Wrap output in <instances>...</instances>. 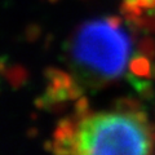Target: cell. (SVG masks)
I'll use <instances>...</instances> for the list:
<instances>
[{
  "label": "cell",
  "mask_w": 155,
  "mask_h": 155,
  "mask_svg": "<svg viewBox=\"0 0 155 155\" xmlns=\"http://www.w3.org/2000/svg\"><path fill=\"white\" fill-rule=\"evenodd\" d=\"M124 3H127V4H137L138 0H123Z\"/></svg>",
  "instance_id": "18"
},
{
  "label": "cell",
  "mask_w": 155,
  "mask_h": 155,
  "mask_svg": "<svg viewBox=\"0 0 155 155\" xmlns=\"http://www.w3.org/2000/svg\"><path fill=\"white\" fill-rule=\"evenodd\" d=\"M147 125L122 113L92 114L76 130L75 154L153 153Z\"/></svg>",
  "instance_id": "2"
},
{
  "label": "cell",
  "mask_w": 155,
  "mask_h": 155,
  "mask_svg": "<svg viewBox=\"0 0 155 155\" xmlns=\"http://www.w3.org/2000/svg\"><path fill=\"white\" fill-rule=\"evenodd\" d=\"M8 67H9V65H8L7 58L5 57H2V58H0V74H2V75L5 74V71H7Z\"/></svg>",
  "instance_id": "15"
},
{
  "label": "cell",
  "mask_w": 155,
  "mask_h": 155,
  "mask_svg": "<svg viewBox=\"0 0 155 155\" xmlns=\"http://www.w3.org/2000/svg\"><path fill=\"white\" fill-rule=\"evenodd\" d=\"M137 51L150 60H155V39L151 36H145L137 44Z\"/></svg>",
  "instance_id": "9"
},
{
  "label": "cell",
  "mask_w": 155,
  "mask_h": 155,
  "mask_svg": "<svg viewBox=\"0 0 155 155\" xmlns=\"http://www.w3.org/2000/svg\"><path fill=\"white\" fill-rule=\"evenodd\" d=\"M142 31L147 34H155V14H147L143 17Z\"/></svg>",
  "instance_id": "11"
},
{
  "label": "cell",
  "mask_w": 155,
  "mask_h": 155,
  "mask_svg": "<svg viewBox=\"0 0 155 155\" xmlns=\"http://www.w3.org/2000/svg\"><path fill=\"white\" fill-rule=\"evenodd\" d=\"M70 53L80 74L91 83L102 85L123 75L130 53V39L105 19H92L75 30Z\"/></svg>",
  "instance_id": "1"
},
{
  "label": "cell",
  "mask_w": 155,
  "mask_h": 155,
  "mask_svg": "<svg viewBox=\"0 0 155 155\" xmlns=\"http://www.w3.org/2000/svg\"><path fill=\"white\" fill-rule=\"evenodd\" d=\"M41 32V26L39 23L32 22L30 25H27V27L25 28V39L28 43H35L40 39Z\"/></svg>",
  "instance_id": "10"
},
{
  "label": "cell",
  "mask_w": 155,
  "mask_h": 155,
  "mask_svg": "<svg viewBox=\"0 0 155 155\" xmlns=\"http://www.w3.org/2000/svg\"><path fill=\"white\" fill-rule=\"evenodd\" d=\"M125 79L129 81V84L133 87V89L137 92L138 96L141 97L145 101H153L155 98V88L151 81L145 80V78L137 76L132 74V72H128L125 75Z\"/></svg>",
  "instance_id": "3"
},
{
  "label": "cell",
  "mask_w": 155,
  "mask_h": 155,
  "mask_svg": "<svg viewBox=\"0 0 155 155\" xmlns=\"http://www.w3.org/2000/svg\"><path fill=\"white\" fill-rule=\"evenodd\" d=\"M28 76H30L28 70L23 65H19V64L9 65L5 74H4V78H5L7 81L14 89H19L21 87L25 85L28 80Z\"/></svg>",
  "instance_id": "4"
},
{
  "label": "cell",
  "mask_w": 155,
  "mask_h": 155,
  "mask_svg": "<svg viewBox=\"0 0 155 155\" xmlns=\"http://www.w3.org/2000/svg\"><path fill=\"white\" fill-rule=\"evenodd\" d=\"M27 134H28V137H36V134H38V129L36 128H31V129H28L27 130Z\"/></svg>",
  "instance_id": "17"
},
{
  "label": "cell",
  "mask_w": 155,
  "mask_h": 155,
  "mask_svg": "<svg viewBox=\"0 0 155 155\" xmlns=\"http://www.w3.org/2000/svg\"><path fill=\"white\" fill-rule=\"evenodd\" d=\"M67 92H69V101H76L79 97L83 96L84 93V88L79 84L74 83L71 87L67 88Z\"/></svg>",
  "instance_id": "12"
},
{
  "label": "cell",
  "mask_w": 155,
  "mask_h": 155,
  "mask_svg": "<svg viewBox=\"0 0 155 155\" xmlns=\"http://www.w3.org/2000/svg\"><path fill=\"white\" fill-rule=\"evenodd\" d=\"M137 4H138L140 7L145 8V9L155 8V0H138Z\"/></svg>",
  "instance_id": "14"
},
{
  "label": "cell",
  "mask_w": 155,
  "mask_h": 155,
  "mask_svg": "<svg viewBox=\"0 0 155 155\" xmlns=\"http://www.w3.org/2000/svg\"><path fill=\"white\" fill-rule=\"evenodd\" d=\"M48 2L52 3V4H54V3H57V2H58V0H48Z\"/></svg>",
  "instance_id": "19"
},
{
  "label": "cell",
  "mask_w": 155,
  "mask_h": 155,
  "mask_svg": "<svg viewBox=\"0 0 155 155\" xmlns=\"http://www.w3.org/2000/svg\"><path fill=\"white\" fill-rule=\"evenodd\" d=\"M114 109L118 113L127 114V115H133L136 111L143 109L142 104L138 100L133 98V97H119L114 101Z\"/></svg>",
  "instance_id": "7"
},
{
  "label": "cell",
  "mask_w": 155,
  "mask_h": 155,
  "mask_svg": "<svg viewBox=\"0 0 155 155\" xmlns=\"http://www.w3.org/2000/svg\"><path fill=\"white\" fill-rule=\"evenodd\" d=\"M129 71L132 74L137 75V76H141V78H151V67L153 64L150 62V58L146 57L145 54L140 52H136L134 56H132L129 61Z\"/></svg>",
  "instance_id": "5"
},
{
  "label": "cell",
  "mask_w": 155,
  "mask_h": 155,
  "mask_svg": "<svg viewBox=\"0 0 155 155\" xmlns=\"http://www.w3.org/2000/svg\"><path fill=\"white\" fill-rule=\"evenodd\" d=\"M44 76L47 78V80L49 81L51 85L58 87V88H69L75 83L74 78L70 74L62 71L57 67H47L44 70Z\"/></svg>",
  "instance_id": "6"
},
{
  "label": "cell",
  "mask_w": 155,
  "mask_h": 155,
  "mask_svg": "<svg viewBox=\"0 0 155 155\" xmlns=\"http://www.w3.org/2000/svg\"><path fill=\"white\" fill-rule=\"evenodd\" d=\"M106 23L107 25H110L111 27H114V28H120L123 25V18L122 17H119V16H107V17H105L104 18Z\"/></svg>",
  "instance_id": "13"
},
{
  "label": "cell",
  "mask_w": 155,
  "mask_h": 155,
  "mask_svg": "<svg viewBox=\"0 0 155 155\" xmlns=\"http://www.w3.org/2000/svg\"><path fill=\"white\" fill-rule=\"evenodd\" d=\"M44 149L47 150V151H53V142L45 141V142H44Z\"/></svg>",
  "instance_id": "16"
},
{
  "label": "cell",
  "mask_w": 155,
  "mask_h": 155,
  "mask_svg": "<svg viewBox=\"0 0 155 155\" xmlns=\"http://www.w3.org/2000/svg\"><path fill=\"white\" fill-rule=\"evenodd\" d=\"M44 96L47 97L51 104L69 101V92H67V88H58V87L51 85V84H48Z\"/></svg>",
  "instance_id": "8"
}]
</instances>
